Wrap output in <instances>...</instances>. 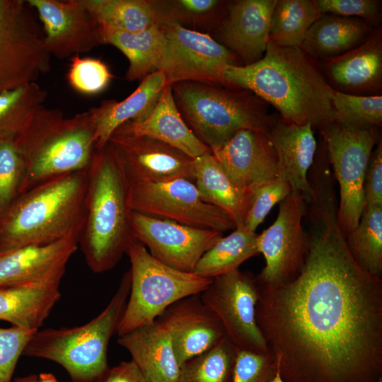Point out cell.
Listing matches in <instances>:
<instances>
[{"instance_id":"7402d4cb","label":"cell","mask_w":382,"mask_h":382,"mask_svg":"<svg viewBox=\"0 0 382 382\" xmlns=\"http://www.w3.org/2000/svg\"><path fill=\"white\" fill-rule=\"evenodd\" d=\"M330 86L345 93L372 96L382 87V31L376 27L357 47L319 62ZM378 95V94H376Z\"/></svg>"},{"instance_id":"5b68a950","label":"cell","mask_w":382,"mask_h":382,"mask_svg":"<svg viewBox=\"0 0 382 382\" xmlns=\"http://www.w3.org/2000/svg\"><path fill=\"white\" fill-rule=\"evenodd\" d=\"M13 141L26 169L22 193L53 178L87 169L96 151L91 110L64 117L61 110L41 105Z\"/></svg>"},{"instance_id":"f1b7e54d","label":"cell","mask_w":382,"mask_h":382,"mask_svg":"<svg viewBox=\"0 0 382 382\" xmlns=\"http://www.w3.org/2000/svg\"><path fill=\"white\" fill-rule=\"evenodd\" d=\"M60 298L59 287H0V320L13 326L39 330Z\"/></svg>"},{"instance_id":"44dd1931","label":"cell","mask_w":382,"mask_h":382,"mask_svg":"<svg viewBox=\"0 0 382 382\" xmlns=\"http://www.w3.org/2000/svg\"><path fill=\"white\" fill-rule=\"evenodd\" d=\"M156 320L168 330L180 367L226 337L220 323L203 303L199 294L173 303Z\"/></svg>"},{"instance_id":"d6986e66","label":"cell","mask_w":382,"mask_h":382,"mask_svg":"<svg viewBox=\"0 0 382 382\" xmlns=\"http://www.w3.org/2000/svg\"><path fill=\"white\" fill-rule=\"evenodd\" d=\"M78 247V240L66 238L0 253V287H59L66 265Z\"/></svg>"},{"instance_id":"1f68e13d","label":"cell","mask_w":382,"mask_h":382,"mask_svg":"<svg viewBox=\"0 0 382 382\" xmlns=\"http://www.w3.org/2000/svg\"><path fill=\"white\" fill-rule=\"evenodd\" d=\"M257 236L244 226L236 227L204 253L193 272L202 277L214 279L238 270L243 262L259 254Z\"/></svg>"},{"instance_id":"c3c4849f","label":"cell","mask_w":382,"mask_h":382,"mask_svg":"<svg viewBox=\"0 0 382 382\" xmlns=\"http://www.w3.org/2000/svg\"><path fill=\"white\" fill-rule=\"evenodd\" d=\"M38 376L35 374H30L23 377H16L14 382H37Z\"/></svg>"},{"instance_id":"484cf974","label":"cell","mask_w":382,"mask_h":382,"mask_svg":"<svg viewBox=\"0 0 382 382\" xmlns=\"http://www.w3.org/2000/svg\"><path fill=\"white\" fill-rule=\"evenodd\" d=\"M166 86L165 74L157 70L145 76L136 90L122 100H103L98 107L91 108L96 149L104 147L115 131L124 123L146 118Z\"/></svg>"},{"instance_id":"2e32d148","label":"cell","mask_w":382,"mask_h":382,"mask_svg":"<svg viewBox=\"0 0 382 382\" xmlns=\"http://www.w3.org/2000/svg\"><path fill=\"white\" fill-rule=\"evenodd\" d=\"M128 183L187 178L195 182L194 159L163 141L114 132L107 143Z\"/></svg>"},{"instance_id":"7c38bea8","label":"cell","mask_w":382,"mask_h":382,"mask_svg":"<svg viewBox=\"0 0 382 382\" xmlns=\"http://www.w3.org/2000/svg\"><path fill=\"white\" fill-rule=\"evenodd\" d=\"M158 25L164 33L166 45L157 70L165 74L167 85L195 81L226 86V67L242 65L233 53L210 34L175 23Z\"/></svg>"},{"instance_id":"e575fe53","label":"cell","mask_w":382,"mask_h":382,"mask_svg":"<svg viewBox=\"0 0 382 382\" xmlns=\"http://www.w3.org/2000/svg\"><path fill=\"white\" fill-rule=\"evenodd\" d=\"M355 261L370 274L382 276V207L365 205L357 226L345 236Z\"/></svg>"},{"instance_id":"ab89813d","label":"cell","mask_w":382,"mask_h":382,"mask_svg":"<svg viewBox=\"0 0 382 382\" xmlns=\"http://www.w3.org/2000/svg\"><path fill=\"white\" fill-rule=\"evenodd\" d=\"M113 75L109 67L99 59L71 57L66 79L70 86L84 95H95L104 91Z\"/></svg>"},{"instance_id":"d6a6232c","label":"cell","mask_w":382,"mask_h":382,"mask_svg":"<svg viewBox=\"0 0 382 382\" xmlns=\"http://www.w3.org/2000/svg\"><path fill=\"white\" fill-rule=\"evenodd\" d=\"M102 35L137 33L157 25L149 0H83Z\"/></svg>"},{"instance_id":"83f0119b","label":"cell","mask_w":382,"mask_h":382,"mask_svg":"<svg viewBox=\"0 0 382 382\" xmlns=\"http://www.w3.org/2000/svg\"><path fill=\"white\" fill-rule=\"evenodd\" d=\"M194 168L202 199L225 212L236 227L243 226L250 197L234 184L212 152L194 158Z\"/></svg>"},{"instance_id":"ac0fdd59","label":"cell","mask_w":382,"mask_h":382,"mask_svg":"<svg viewBox=\"0 0 382 382\" xmlns=\"http://www.w3.org/2000/svg\"><path fill=\"white\" fill-rule=\"evenodd\" d=\"M211 151L234 184L250 197L259 187L281 175L277 155L266 132L241 129Z\"/></svg>"},{"instance_id":"8fae6325","label":"cell","mask_w":382,"mask_h":382,"mask_svg":"<svg viewBox=\"0 0 382 382\" xmlns=\"http://www.w3.org/2000/svg\"><path fill=\"white\" fill-rule=\"evenodd\" d=\"M127 186L131 211L221 233L236 227L225 212L202 199L195 183L189 179L127 182Z\"/></svg>"},{"instance_id":"bcb514c9","label":"cell","mask_w":382,"mask_h":382,"mask_svg":"<svg viewBox=\"0 0 382 382\" xmlns=\"http://www.w3.org/2000/svg\"><path fill=\"white\" fill-rule=\"evenodd\" d=\"M103 382H149L132 361H122L109 369Z\"/></svg>"},{"instance_id":"4316f807","label":"cell","mask_w":382,"mask_h":382,"mask_svg":"<svg viewBox=\"0 0 382 382\" xmlns=\"http://www.w3.org/2000/svg\"><path fill=\"white\" fill-rule=\"evenodd\" d=\"M374 28L358 18L323 13L309 28L301 47L319 62L357 47Z\"/></svg>"},{"instance_id":"7dc6e473","label":"cell","mask_w":382,"mask_h":382,"mask_svg":"<svg viewBox=\"0 0 382 382\" xmlns=\"http://www.w3.org/2000/svg\"><path fill=\"white\" fill-rule=\"evenodd\" d=\"M37 382H59L54 375L50 373H41L38 376Z\"/></svg>"},{"instance_id":"ba28073f","label":"cell","mask_w":382,"mask_h":382,"mask_svg":"<svg viewBox=\"0 0 382 382\" xmlns=\"http://www.w3.org/2000/svg\"><path fill=\"white\" fill-rule=\"evenodd\" d=\"M126 254L131 263V286L117 328L119 337L154 322L169 306L199 294L212 281L164 265L136 238L131 241Z\"/></svg>"},{"instance_id":"b9f144b4","label":"cell","mask_w":382,"mask_h":382,"mask_svg":"<svg viewBox=\"0 0 382 382\" xmlns=\"http://www.w3.org/2000/svg\"><path fill=\"white\" fill-rule=\"evenodd\" d=\"M37 330L0 328V382H11L17 362Z\"/></svg>"},{"instance_id":"60d3db41","label":"cell","mask_w":382,"mask_h":382,"mask_svg":"<svg viewBox=\"0 0 382 382\" xmlns=\"http://www.w3.org/2000/svg\"><path fill=\"white\" fill-rule=\"evenodd\" d=\"M292 191L288 181L282 175L259 187L252 194L243 226L255 232L272 207Z\"/></svg>"},{"instance_id":"f907efd6","label":"cell","mask_w":382,"mask_h":382,"mask_svg":"<svg viewBox=\"0 0 382 382\" xmlns=\"http://www.w3.org/2000/svg\"><path fill=\"white\" fill-rule=\"evenodd\" d=\"M377 382H382V378H381Z\"/></svg>"},{"instance_id":"f35d334b","label":"cell","mask_w":382,"mask_h":382,"mask_svg":"<svg viewBox=\"0 0 382 382\" xmlns=\"http://www.w3.org/2000/svg\"><path fill=\"white\" fill-rule=\"evenodd\" d=\"M26 169L13 139L0 141V213L23 190Z\"/></svg>"},{"instance_id":"681fc988","label":"cell","mask_w":382,"mask_h":382,"mask_svg":"<svg viewBox=\"0 0 382 382\" xmlns=\"http://www.w3.org/2000/svg\"><path fill=\"white\" fill-rule=\"evenodd\" d=\"M268 382H285V381L282 380L278 370L277 369V371L274 374V376Z\"/></svg>"},{"instance_id":"4fadbf2b","label":"cell","mask_w":382,"mask_h":382,"mask_svg":"<svg viewBox=\"0 0 382 382\" xmlns=\"http://www.w3.org/2000/svg\"><path fill=\"white\" fill-rule=\"evenodd\" d=\"M199 297L238 350L269 353L256 320L258 285L255 277L239 270L218 276Z\"/></svg>"},{"instance_id":"836d02e7","label":"cell","mask_w":382,"mask_h":382,"mask_svg":"<svg viewBox=\"0 0 382 382\" xmlns=\"http://www.w3.org/2000/svg\"><path fill=\"white\" fill-rule=\"evenodd\" d=\"M321 15L316 0H277L270 19L269 42L301 47L309 28Z\"/></svg>"},{"instance_id":"3957f363","label":"cell","mask_w":382,"mask_h":382,"mask_svg":"<svg viewBox=\"0 0 382 382\" xmlns=\"http://www.w3.org/2000/svg\"><path fill=\"white\" fill-rule=\"evenodd\" d=\"M87 169L44 182L0 213V253L28 245L79 239L86 217Z\"/></svg>"},{"instance_id":"5bb4252c","label":"cell","mask_w":382,"mask_h":382,"mask_svg":"<svg viewBox=\"0 0 382 382\" xmlns=\"http://www.w3.org/2000/svg\"><path fill=\"white\" fill-rule=\"evenodd\" d=\"M306 207L303 195L292 190L279 203L274 223L258 234V251L265 260L262 270L255 277L258 284H282L301 271L308 250V234L303 226Z\"/></svg>"},{"instance_id":"cb8c5ba5","label":"cell","mask_w":382,"mask_h":382,"mask_svg":"<svg viewBox=\"0 0 382 382\" xmlns=\"http://www.w3.org/2000/svg\"><path fill=\"white\" fill-rule=\"evenodd\" d=\"M115 132L154 138L178 149L193 159L212 152L185 123L175 103L171 85L164 87L146 118L127 122Z\"/></svg>"},{"instance_id":"d4e9b609","label":"cell","mask_w":382,"mask_h":382,"mask_svg":"<svg viewBox=\"0 0 382 382\" xmlns=\"http://www.w3.org/2000/svg\"><path fill=\"white\" fill-rule=\"evenodd\" d=\"M117 342L149 382H177L180 365L170 334L158 320L120 336Z\"/></svg>"},{"instance_id":"74e56055","label":"cell","mask_w":382,"mask_h":382,"mask_svg":"<svg viewBox=\"0 0 382 382\" xmlns=\"http://www.w3.org/2000/svg\"><path fill=\"white\" fill-rule=\"evenodd\" d=\"M332 104L334 122L355 128L381 127V95H353L335 90Z\"/></svg>"},{"instance_id":"e0dca14e","label":"cell","mask_w":382,"mask_h":382,"mask_svg":"<svg viewBox=\"0 0 382 382\" xmlns=\"http://www.w3.org/2000/svg\"><path fill=\"white\" fill-rule=\"evenodd\" d=\"M26 1L37 12L50 54L72 57L103 44L102 32L83 0Z\"/></svg>"},{"instance_id":"7bdbcfd3","label":"cell","mask_w":382,"mask_h":382,"mask_svg":"<svg viewBox=\"0 0 382 382\" xmlns=\"http://www.w3.org/2000/svg\"><path fill=\"white\" fill-rule=\"evenodd\" d=\"M277 371L270 353L238 350L231 382H268Z\"/></svg>"},{"instance_id":"8992f818","label":"cell","mask_w":382,"mask_h":382,"mask_svg":"<svg viewBox=\"0 0 382 382\" xmlns=\"http://www.w3.org/2000/svg\"><path fill=\"white\" fill-rule=\"evenodd\" d=\"M130 270L122 277L107 306L86 324L37 330L23 355L61 365L72 382H103L108 370V348L116 333L129 297Z\"/></svg>"},{"instance_id":"277c9868","label":"cell","mask_w":382,"mask_h":382,"mask_svg":"<svg viewBox=\"0 0 382 382\" xmlns=\"http://www.w3.org/2000/svg\"><path fill=\"white\" fill-rule=\"evenodd\" d=\"M127 190L125 175L108 144L96 149L88 167L86 217L79 239L94 273L112 269L135 238Z\"/></svg>"},{"instance_id":"d590c367","label":"cell","mask_w":382,"mask_h":382,"mask_svg":"<svg viewBox=\"0 0 382 382\" xmlns=\"http://www.w3.org/2000/svg\"><path fill=\"white\" fill-rule=\"evenodd\" d=\"M238 352L225 337L180 366L177 382H231Z\"/></svg>"},{"instance_id":"6da1fadb","label":"cell","mask_w":382,"mask_h":382,"mask_svg":"<svg viewBox=\"0 0 382 382\" xmlns=\"http://www.w3.org/2000/svg\"><path fill=\"white\" fill-rule=\"evenodd\" d=\"M337 207L333 185H315L301 271L282 284L257 282V323L285 382L382 378V279L351 255Z\"/></svg>"},{"instance_id":"30bf717a","label":"cell","mask_w":382,"mask_h":382,"mask_svg":"<svg viewBox=\"0 0 382 382\" xmlns=\"http://www.w3.org/2000/svg\"><path fill=\"white\" fill-rule=\"evenodd\" d=\"M50 69L43 34L26 1L0 0V93Z\"/></svg>"},{"instance_id":"9c48e42d","label":"cell","mask_w":382,"mask_h":382,"mask_svg":"<svg viewBox=\"0 0 382 382\" xmlns=\"http://www.w3.org/2000/svg\"><path fill=\"white\" fill-rule=\"evenodd\" d=\"M380 128H355L332 122L319 130L340 190L337 217L345 236L354 229L365 207L364 181Z\"/></svg>"},{"instance_id":"f546056e","label":"cell","mask_w":382,"mask_h":382,"mask_svg":"<svg viewBox=\"0 0 382 382\" xmlns=\"http://www.w3.org/2000/svg\"><path fill=\"white\" fill-rule=\"evenodd\" d=\"M103 41L115 47L127 58L128 81L142 80L156 71L166 45L164 33L158 25L137 33H105Z\"/></svg>"},{"instance_id":"603a6c76","label":"cell","mask_w":382,"mask_h":382,"mask_svg":"<svg viewBox=\"0 0 382 382\" xmlns=\"http://www.w3.org/2000/svg\"><path fill=\"white\" fill-rule=\"evenodd\" d=\"M267 135L277 155L281 175L293 191L308 201L311 195L308 175L318 148L312 126L287 122L275 116Z\"/></svg>"},{"instance_id":"9a60e30c","label":"cell","mask_w":382,"mask_h":382,"mask_svg":"<svg viewBox=\"0 0 382 382\" xmlns=\"http://www.w3.org/2000/svg\"><path fill=\"white\" fill-rule=\"evenodd\" d=\"M134 236L157 260L179 271L193 272L197 263L223 233L183 225L132 211Z\"/></svg>"},{"instance_id":"ee69618b","label":"cell","mask_w":382,"mask_h":382,"mask_svg":"<svg viewBox=\"0 0 382 382\" xmlns=\"http://www.w3.org/2000/svg\"><path fill=\"white\" fill-rule=\"evenodd\" d=\"M322 14L330 13L364 20L374 27L381 18V1L378 0H316Z\"/></svg>"},{"instance_id":"f6af8a7d","label":"cell","mask_w":382,"mask_h":382,"mask_svg":"<svg viewBox=\"0 0 382 382\" xmlns=\"http://www.w3.org/2000/svg\"><path fill=\"white\" fill-rule=\"evenodd\" d=\"M365 205L382 207V139L371 152L364 176Z\"/></svg>"},{"instance_id":"ffe728a7","label":"cell","mask_w":382,"mask_h":382,"mask_svg":"<svg viewBox=\"0 0 382 382\" xmlns=\"http://www.w3.org/2000/svg\"><path fill=\"white\" fill-rule=\"evenodd\" d=\"M277 0L229 1L227 13L214 32L216 41L249 65L264 55L270 19Z\"/></svg>"},{"instance_id":"7a4b0ae2","label":"cell","mask_w":382,"mask_h":382,"mask_svg":"<svg viewBox=\"0 0 382 382\" xmlns=\"http://www.w3.org/2000/svg\"><path fill=\"white\" fill-rule=\"evenodd\" d=\"M226 86L250 91L272 105L284 121L310 124L321 129L335 121L332 100L335 90L318 62L301 47L268 42L263 57L249 65L226 67Z\"/></svg>"},{"instance_id":"4dcf8cb0","label":"cell","mask_w":382,"mask_h":382,"mask_svg":"<svg viewBox=\"0 0 382 382\" xmlns=\"http://www.w3.org/2000/svg\"><path fill=\"white\" fill-rule=\"evenodd\" d=\"M157 25L175 23L208 33L215 31L225 18L229 1L149 0Z\"/></svg>"},{"instance_id":"52a82bcc","label":"cell","mask_w":382,"mask_h":382,"mask_svg":"<svg viewBox=\"0 0 382 382\" xmlns=\"http://www.w3.org/2000/svg\"><path fill=\"white\" fill-rule=\"evenodd\" d=\"M176 106L194 134L210 149L241 129L268 133L275 118L268 104L247 90L195 81L173 83Z\"/></svg>"},{"instance_id":"8d00e7d4","label":"cell","mask_w":382,"mask_h":382,"mask_svg":"<svg viewBox=\"0 0 382 382\" xmlns=\"http://www.w3.org/2000/svg\"><path fill=\"white\" fill-rule=\"evenodd\" d=\"M47 95L36 82L0 93V141L14 139Z\"/></svg>"}]
</instances>
